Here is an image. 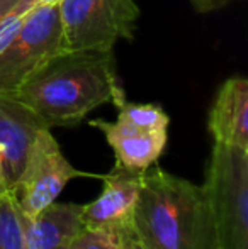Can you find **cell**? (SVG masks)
Instances as JSON below:
<instances>
[{
    "instance_id": "13",
    "label": "cell",
    "mask_w": 248,
    "mask_h": 249,
    "mask_svg": "<svg viewBox=\"0 0 248 249\" xmlns=\"http://www.w3.org/2000/svg\"><path fill=\"white\" fill-rule=\"evenodd\" d=\"M0 249H24V215L12 194L0 195Z\"/></svg>"
},
{
    "instance_id": "18",
    "label": "cell",
    "mask_w": 248,
    "mask_h": 249,
    "mask_svg": "<svg viewBox=\"0 0 248 249\" xmlns=\"http://www.w3.org/2000/svg\"><path fill=\"white\" fill-rule=\"evenodd\" d=\"M123 249H136V241H134V237H133V234H126L124 236Z\"/></svg>"
},
{
    "instance_id": "3",
    "label": "cell",
    "mask_w": 248,
    "mask_h": 249,
    "mask_svg": "<svg viewBox=\"0 0 248 249\" xmlns=\"http://www.w3.org/2000/svg\"><path fill=\"white\" fill-rule=\"evenodd\" d=\"M202 187L219 249H248V149L214 142Z\"/></svg>"
},
{
    "instance_id": "7",
    "label": "cell",
    "mask_w": 248,
    "mask_h": 249,
    "mask_svg": "<svg viewBox=\"0 0 248 249\" xmlns=\"http://www.w3.org/2000/svg\"><path fill=\"white\" fill-rule=\"evenodd\" d=\"M145 171L114 166L100 180L104 187L94 202L82 210L83 226L89 229H107L119 234H133L136 203L143 185Z\"/></svg>"
},
{
    "instance_id": "19",
    "label": "cell",
    "mask_w": 248,
    "mask_h": 249,
    "mask_svg": "<svg viewBox=\"0 0 248 249\" xmlns=\"http://www.w3.org/2000/svg\"><path fill=\"white\" fill-rule=\"evenodd\" d=\"M3 194H10V192L7 190V185H5V181H3L2 168H0V195H3Z\"/></svg>"
},
{
    "instance_id": "10",
    "label": "cell",
    "mask_w": 248,
    "mask_h": 249,
    "mask_svg": "<svg viewBox=\"0 0 248 249\" xmlns=\"http://www.w3.org/2000/svg\"><path fill=\"white\" fill-rule=\"evenodd\" d=\"M208 127L214 142L248 149V80L242 75L219 87L211 105Z\"/></svg>"
},
{
    "instance_id": "8",
    "label": "cell",
    "mask_w": 248,
    "mask_h": 249,
    "mask_svg": "<svg viewBox=\"0 0 248 249\" xmlns=\"http://www.w3.org/2000/svg\"><path fill=\"white\" fill-rule=\"evenodd\" d=\"M44 127L43 121L26 105L0 93V168L10 194L22 175L38 132Z\"/></svg>"
},
{
    "instance_id": "16",
    "label": "cell",
    "mask_w": 248,
    "mask_h": 249,
    "mask_svg": "<svg viewBox=\"0 0 248 249\" xmlns=\"http://www.w3.org/2000/svg\"><path fill=\"white\" fill-rule=\"evenodd\" d=\"M189 2L199 14H209L223 9V7H226L231 2H236V0H189Z\"/></svg>"
},
{
    "instance_id": "11",
    "label": "cell",
    "mask_w": 248,
    "mask_h": 249,
    "mask_svg": "<svg viewBox=\"0 0 248 249\" xmlns=\"http://www.w3.org/2000/svg\"><path fill=\"white\" fill-rule=\"evenodd\" d=\"M83 205L51 202L33 217H24V249H68L83 231Z\"/></svg>"
},
{
    "instance_id": "14",
    "label": "cell",
    "mask_w": 248,
    "mask_h": 249,
    "mask_svg": "<svg viewBox=\"0 0 248 249\" xmlns=\"http://www.w3.org/2000/svg\"><path fill=\"white\" fill-rule=\"evenodd\" d=\"M124 236L126 234H119L116 231L83 227L68 249H123Z\"/></svg>"
},
{
    "instance_id": "4",
    "label": "cell",
    "mask_w": 248,
    "mask_h": 249,
    "mask_svg": "<svg viewBox=\"0 0 248 249\" xmlns=\"http://www.w3.org/2000/svg\"><path fill=\"white\" fill-rule=\"evenodd\" d=\"M63 43L70 51H113L131 41L141 16L134 0H60Z\"/></svg>"
},
{
    "instance_id": "20",
    "label": "cell",
    "mask_w": 248,
    "mask_h": 249,
    "mask_svg": "<svg viewBox=\"0 0 248 249\" xmlns=\"http://www.w3.org/2000/svg\"><path fill=\"white\" fill-rule=\"evenodd\" d=\"M36 3H39V5H51V3H58L60 0H34Z\"/></svg>"
},
{
    "instance_id": "5",
    "label": "cell",
    "mask_w": 248,
    "mask_h": 249,
    "mask_svg": "<svg viewBox=\"0 0 248 249\" xmlns=\"http://www.w3.org/2000/svg\"><path fill=\"white\" fill-rule=\"evenodd\" d=\"M63 53L66 50L58 3H36L0 54V93L12 95Z\"/></svg>"
},
{
    "instance_id": "9",
    "label": "cell",
    "mask_w": 248,
    "mask_h": 249,
    "mask_svg": "<svg viewBox=\"0 0 248 249\" xmlns=\"http://www.w3.org/2000/svg\"><path fill=\"white\" fill-rule=\"evenodd\" d=\"M90 125L102 132L114 151V166L128 170L146 171L156 164L169 142V131H143L119 121L109 122L104 119H94Z\"/></svg>"
},
{
    "instance_id": "6",
    "label": "cell",
    "mask_w": 248,
    "mask_h": 249,
    "mask_svg": "<svg viewBox=\"0 0 248 249\" xmlns=\"http://www.w3.org/2000/svg\"><path fill=\"white\" fill-rule=\"evenodd\" d=\"M65 158L48 127L41 129L34 139L24 171L12 195L24 217H33L58 198L70 180L85 177Z\"/></svg>"
},
{
    "instance_id": "12",
    "label": "cell",
    "mask_w": 248,
    "mask_h": 249,
    "mask_svg": "<svg viewBox=\"0 0 248 249\" xmlns=\"http://www.w3.org/2000/svg\"><path fill=\"white\" fill-rule=\"evenodd\" d=\"M117 108V121L143 131H169L170 117L160 105L133 104L126 100V95L114 102Z\"/></svg>"
},
{
    "instance_id": "15",
    "label": "cell",
    "mask_w": 248,
    "mask_h": 249,
    "mask_svg": "<svg viewBox=\"0 0 248 249\" xmlns=\"http://www.w3.org/2000/svg\"><path fill=\"white\" fill-rule=\"evenodd\" d=\"M36 5L34 0H20L17 3V7L0 22V54L5 50V46L10 43V39L14 37V34L19 31L22 20L26 19L27 12Z\"/></svg>"
},
{
    "instance_id": "17",
    "label": "cell",
    "mask_w": 248,
    "mask_h": 249,
    "mask_svg": "<svg viewBox=\"0 0 248 249\" xmlns=\"http://www.w3.org/2000/svg\"><path fill=\"white\" fill-rule=\"evenodd\" d=\"M20 0H0V22L12 12Z\"/></svg>"
},
{
    "instance_id": "21",
    "label": "cell",
    "mask_w": 248,
    "mask_h": 249,
    "mask_svg": "<svg viewBox=\"0 0 248 249\" xmlns=\"http://www.w3.org/2000/svg\"><path fill=\"white\" fill-rule=\"evenodd\" d=\"M136 249H141V248H139V246H138V243H136Z\"/></svg>"
},
{
    "instance_id": "2",
    "label": "cell",
    "mask_w": 248,
    "mask_h": 249,
    "mask_svg": "<svg viewBox=\"0 0 248 249\" xmlns=\"http://www.w3.org/2000/svg\"><path fill=\"white\" fill-rule=\"evenodd\" d=\"M133 237L141 249H219L204 187L150 166L143 175Z\"/></svg>"
},
{
    "instance_id": "1",
    "label": "cell",
    "mask_w": 248,
    "mask_h": 249,
    "mask_svg": "<svg viewBox=\"0 0 248 249\" xmlns=\"http://www.w3.org/2000/svg\"><path fill=\"white\" fill-rule=\"evenodd\" d=\"M124 95L113 51H70L44 65L12 93L46 127H72Z\"/></svg>"
}]
</instances>
